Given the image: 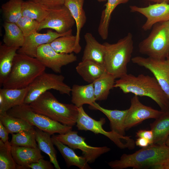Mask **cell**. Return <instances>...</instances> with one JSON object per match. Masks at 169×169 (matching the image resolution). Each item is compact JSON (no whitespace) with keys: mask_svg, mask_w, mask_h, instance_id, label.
<instances>
[{"mask_svg":"<svg viewBox=\"0 0 169 169\" xmlns=\"http://www.w3.org/2000/svg\"><path fill=\"white\" fill-rule=\"evenodd\" d=\"M114 87L119 88L125 94L149 97L158 104L161 111H169V99L154 77L127 74L115 81Z\"/></svg>","mask_w":169,"mask_h":169,"instance_id":"1","label":"cell"},{"mask_svg":"<svg viewBox=\"0 0 169 169\" xmlns=\"http://www.w3.org/2000/svg\"><path fill=\"white\" fill-rule=\"evenodd\" d=\"M169 157V147L165 145L153 144L130 154H124L120 159L108 164L114 169L132 167L134 169L152 168Z\"/></svg>","mask_w":169,"mask_h":169,"instance_id":"2","label":"cell"},{"mask_svg":"<svg viewBox=\"0 0 169 169\" xmlns=\"http://www.w3.org/2000/svg\"><path fill=\"white\" fill-rule=\"evenodd\" d=\"M29 105L35 112L64 125L73 127L76 124L78 108L73 104L60 102L48 91L42 94Z\"/></svg>","mask_w":169,"mask_h":169,"instance_id":"3","label":"cell"},{"mask_svg":"<svg viewBox=\"0 0 169 169\" xmlns=\"http://www.w3.org/2000/svg\"><path fill=\"white\" fill-rule=\"evenodd\" d=\"M46 67L36 58L17 53L11 72L3 84V88L20 89L28 87Z\"/></svg>","mask_w":169,"mask_h":169,"instance_id":"4","label":"cell"},{"mask_svg":"<svg viewBox=\"0 0 169 169\" xmlns=\"http://www.w3.org/2000/svg\"><path fill=\"white\" fill-rule=\"evenodd\" d=\"M104 67L106 71L119 79L127 74V66L133 50L132 34L129 33L115 43L105 42Z\"/></svg>","mask_w":169,"mask_h":169,"instance_id":"5","label":"cell"},{"mask_svg":"<svg viewBox=\"0 0 169 169\" xmlns=\"http://www.w3.org/2000/svg\"><path fill=\"white\" fill-rule=\"evenodd\" d=\"M169 21L154 24L148 36L139 44V52L156 59H167L169 55Z\"/></svg>","mask_w":169,"mask_h":169,"instance_id":"6","label":"cell"},{"mask_svg":"<svg viewBox=\"0 0 169 169\" xmlns=\"http://www.w3.org/2000/svg\"><path fill=\"white\" fill-rule=\"evenodd\" d=\"M13 116L22 119L33 126L51 135L55 133L64 134L72 130V126L64 125L43 115L36 113L29 105L23 103L14 107L7 111Z\"/></svg>","mask_w":169,"mask_h":169,"instance_id":"7","label":"cell"},{"mask_svg":"<svg viewBox=\"0 0 169 169\" xmlns=\"http://www.w3.org/2000/svg\"><path fill=\"white\" fill-rule=\"evenodd\" d=\"M79 114L76 126L79 130L90 131L95 134H102L109 138L119 148L121 149L128 148L131 150V146L122 141L124 140L133 148L135 142L131 136L120 135L112 131H107L105 130L103 125L105 123V119L101 118L96 120L89 116L85 112L83 106L78 108Z\"/></svg>","mask_w":169,"mask_h":169,"instance_id":"8","label":"cell"},{"mask_svg":"<svg viewBox=\"0 0 169 169\" xmlns=\"http://www.w3.org/2000/svg\"><path fill=\"white\" fill-rule=\"evenodd\" d=\"M64 79L62 75L44 72L29 86V90L24 103L30 104L42 94L52 89L58 91L61 94L70 96L71 87L64 82Z\"/></svg>","mask_w":169,"mask_h":169,"instance_id":"9","label":"cell"},{"mask_svg":"<svg viewBox=\"0 0 169 169\" xmlns=\"http://www.w3.org/2000/svg\"><path fill=\"white\" fill-rule=\"evenodd\" d=\"M55 136L62 143L73 149L81 150L83 156L89 163H94L101 155L110 150L109 147L106 146L94 147L88 145L84 137L79 136L77 131L72 130Z\"/></svg>","mask_w":169,"mask_h":169,"instance_id":"10","label":"cell"},{"mask_svg":"<svg viewBox=\"0 0 169 169\" xmlns=\"http://www.w3.org/2000/svg\"><path fill=\"white\" fill-rule=\"evenodd\" d=\"M36 58L46 68L57 73H60L62 67L77 60L73 53L62 54L56 52L49 44H43L37 49Z\"/></svg>","mask_w":169,"mask_h":169,"instance_id":"11","label":"cell"},{"mask_svg":"<svg viewBox=\"0 0 169 169\" xmlns=\"http://www.w3.org/2000/svg\"><path fill=\"white\" fill-rule=\"evenodd\" d=\"M75 24L70 11L63 5L51 8L47 16L40 23L38 31L48 28L59 33H64L72 29Z\"/></svg>","mask_w":169,"mask_h":169,"instance_id":"12","label":"cell"},{"mask_svg":"<svg viewBox=\"0 0 169 169\" xmlns=\"http://www.w3.org/2000/svg\"><path fill=\"white\" fill-rule=\"evenodd\" d=\"M132 63L150 71L169 99V61L149 57L136 56L131 59Z\"/></svg>","mask_w":169,"mask_h":169,"instance_id":"13","label":"cell"},{"mask_svg":"<svg viewBox=\"0 0 169 169\" xmlns=\"http://www.w3.org/2000/svg\"><path fill=\"white\" fill-rule=\"evenodd\" d=\"M131 103L124 121L126 131L147 119H156L164 113L161 110H155L143 105L140 101L138 96L136 95L132 98Z\"/></svg>","mask_w":169,"mask_h":169,"instance_id":"14","label":"cell"},{"mask_svg":"<svg viewBox=\"0 0 169 169\" xmlns=\"http://www.w3.org/2000/svg\"><path fill=\"white\" fill-rule=\"evenodd\" d=\"M130 8L131 12L140 13L146 18L142 26L144 31L151 29L157 23L169 21V3H155L145 7L130 6Z\"/></svg>","mask_w":169,"mask_h":169,"instance_id":"15","label":"cell"},{"mask_svg":"<svg viewBox=\"0 0 169 169\" xmlns=\"http://www.w3.org/2000/svg\"><path fill=\"white\" fill-rule=\"evenodd\" d=\"M72 29L63 33H59L51 30L44 33L34 32L25 37L23 45L18 50V53L24 54L36 58L38 48L44 44H49L56 38L65 35L72 34Z\"/></svg>","mask_w":169,"mask_h":169,"instance_id":"16","label":"cell"},{"mask_svg":"<svg viewBox=\"0 0 169 169\" xmlns=\"http://www.w3.org/2000/svg\"><path fill=\"white\" fill-rule=\"evenodd\" d=\"M29 87L20 89L3 88L0 89V113L23 104Z\"/></svg>","mask_w":169,"mask_h":169,"instance_id":"17","label":"cell"},{"mask_svg":"<svg viewBox=\"0 0 169 169\" xmlns=\"http://www.w3.org/2000/svg\"><path fill=\"white\" fill-rule=\"evenodd\" d=\"M84 0H65L64 5L70 11L74 19L76 27V41L74 53L80 52V33L86 21V17L83 8Z\"/></svg>","mask_w":169,"mask_h":169,"instance_id":"18","label":"cell"},{"mask_svg":"<svg viewBox=\"0 0 169 169\" xmlns=\"http://www.w3.org/2000/svg\"><path fill=\"white\" fill-rule=\"evenodd\" d=\"M84 38L86 44L82 60H91L104 66L105 49L104 44L99 43L90 33L85 34Z\"/></svg>","mask_w":169,"mask_h":169,"instance_id":"19","label":"cell"},{"mask_svg":"<svg viewBox=\"0 0 169 169\" xmlns=\"http://www.w3.org/2000/svg\"><path fill=\"white\" fill-rule=\"evenodd\" d=\"M41 150L37 147L11 146V151L12 156L16 163L22 169H28V166L43 158Z\"/></svg>","mask_w":169,"mask_h":169,"instance_id":"20","label":"cell"},{"mask_svg":"<svg viewBox=\"0 0 169 169\" xmlns=\"http://www.w3.org/2000/svg\"><path fill=\"white\" fill-rule=\"evenodd\" d=\"M90 106L94 109L100 110L106 115L110 121L111 131L120 135L125 136L124 121L128 109H108L101 107L95 102Z\"/></svg>","mask_w":169,"mask_h":169,"instance_id":"21","label":"cell"},{"mask_svg":"<svg viewBox=\"0 0 169 169\" xmlns=\"http://www.w3.org/2000/svg\"><path fill=\"white\" fill-rule=\"evenodd\" d=\"M51 138L54 145L62 156L68 167L75 166L80 169H91L83 156H78L73 149L58 140L55 135H53Z\"/></svg>","mask_w":169,"mask_h":169,"instance_id":"22","label":"cell"},{"mask_svg":"<svg viewBox=\"0 0 169 169\" xmlns=\"http://www.w3.org/2000/svg\"><path fill=\"white\" fill-rule=\"evenodd\" d=\"M71 101L78 108L84 104L90 106L96 101L93 83L85 85L74 84L71 88Z\"/></svg>","mask_w":169,"mask_h":169,"instance_id":"23","label":"cell"},{"mask_svg":"<svg viewBox=\"0 0 169 169\" xmlns=\"http://www.w3.org/2000/svg\"><path fill=\"white\" fill-rule=\"evenodd\" d=\"M76 70L83 79L89 84L93 83L106 72L104 66L88 60L79 62Z\"/></svg>","mask_w":169,"mask_h":169,"instance_id":"24","label":"cell"},{"mask_svg":"<svg viewBox=\"0 0 169 169\" xmlns=\"http://www.w3.org/2000/svg\"><path fill=\"white\" fill-rule=\"evenodd\" d=\"M19 48L10 47L5 44H0V86L9 75L13 61Z\"/></svg>","mask_w":169,"mask_h":169,"instance_id":"25","label":"cell"},{"mask_svg":"<svg viewBox=\"0 0 169 169\" xmlns=\"http://www.w3.org/2000/svg\"><path fill=\"white\" fill-rule=\"evenodd\" d=\"M153 134V144L165 145L169 136V111L164 112L150 124Z\"/></svg>","mask_w":169,"mask_h":169,"instance_id":"26","label":"cell"},{"mask_svg":"<svg viewBox=\"0 0 169 169\" xmlns=\"http://www.w3.org/2000/svg\"><path fill=\"white\" fill-rule=\"evenodd\" d=\"M36 140L38 147L49 156L50 161L56 169L60 167L57 161L56 151L54 147V144L49 133L36 127Z\"/></svg>","mask_w":169,"mask_h":169,"instance_id":"27","label":"cell"},{"mask_svg":"<svg viewBox=\"0 0 169 169\" xmlns=\"http://www.w3.org/2000/svg\"><path fill=\"white\" fill-rule=\"evenodd\" d=\"M129 0H107L105 8L102 12L98 27V33L103 40L107 39L108 29L112 12L119 5L127 3Z\"/></svg>","mask_w":169,"mask_h":169,"instance_id":"28","label":"cell"},{"mask_svg":"<svg viewBox=\"0 0 169 169\" xmlns=\"http://www.w3.org/2000/svg\"><path fill=\"white\" fill-rule=\"evenodd\" d=\"M115 79L113 75L106 71L93 83L96 101L107 99L110 90L114 87Z\"/></svg>","mask_w":169,"mask_h":169,"instance_id":"29","label":"cell"},{"mask_svg":"<svg viewBox=\"0 0 169 169\" xmlns=\"http://www.w3.org/2000/svg\"><path fill=\"white\" fill-rule=\"evenodd\" d=\"M3 27L5 32L3 39L4 44L10 47H21L25 37L17 24L4 22Z\"/></svg>","mask_w":169,"mask_h":169,"instance_id":"30","label":"cell"},{"mask_svg":"<svg viewBox=\"0 0 169 169\" xmlns=\"http://www.w3.org/2000/svg\"><path fill=\"white\" fill-rule=\"evenodd\" d=\"M51 8L30 0L24 1L22 6V15L40 23L48 15Z\"/></svg>","mask_w":169,"mask_h":169,"instance_id":"31","label":"cell"},{"mask_svg":"<svg viewBox=\"0 0 169 169\" xmlns=\"http://www.w3.org/2000/svg\"><path fill=\"white\" fill-rule=\"evenodd\" d=\"M0 121L12 134L34 128L25 120L10 115L7 112L0 113Z\"/></svg>","mask_w":169,"mask_h":169,"instance_id":"32","label":"cell"},{"mask_svg":"<svg viewBox=\"0 0 169 169\" xmlns=\"http://www.w3.org/2000/svg\"><path fill=\"white\" fill-rule=\"evenodd\" d=\"M23 0H9L1 6L5 22L16 23L22 16Z\"/></svg>","mask_w":169,"mask_h":169,"instance_id":"33","label":"cell"},{"mask_svg":"<svg viewBox=\"0 0 169 169\" xmlns=\"http://www.w3.org/2000/svg\"><path fill=\"white\" fill-rule=\"evenodd\" d=\"M36 142V130L34 128L12 134L10 143L11 146L36 148L38 147Z\"/></svg>","mask_w":169,"mask_h":169,"instance_id":"34","label":"cell"},{"mask_svg":"<svg viewBox=\"0 0 169 169\" xmlns=\"http://www.w3.org/2000/svg\"><path fill=\"white\" fill-rule=\"evenodd\" d=\"M76 41L75 35L70 34L59 37L49 44L56 52L69 54L74 52Z\"/></svg>","mask_w":169,"mask_h":169,"instance_id":"35","label":"cell"},{"mask_svg":"<svg viewBox=\"0 0 169 169\" xmlns=\"http://www.w3.org/2000/svg\"><path fill=\"white\" fill-rule=\"evenodd\" d=\"M11 147L10 142L5 143L0 140V169H22L14 160Z\"/></svg>","mask_w":169,"mask_h":169,"instance_id":"36","label":"cell"},{"mask_svg":"<svg viewBox=\"0 0 169 169\" xmlns=\"http://www.w3.org/2000/svg\"><path fill=\"white\" fill-rule=\"evenodd\" d=\"M24 36L27 37L38 31L40 23L27 17L22 16L16 23Z\"/></svg>","mask_w":169,"mask_h":169,"instance_id":"37","label":"cell"},{"mask_svg":"<svg viewBox=\"0 0 169 169\" xmlns=\"http://www.w3.org/2000/svg\"><path fill=\"white\" fill-rule=\"evenodd\" d=\"M51 163L50 161L41 158L37 161L29 165L28 167V168L32 169H53L54 167Z\"/></svg>","mask_w":169,"mask_h":169,"instance_id":"38","label":"cell"},{"mask_svg":"<svg viewBox=\"0 0 169 169\" xmlns=\"http://www.w3.org/2000/svg\"><path fill=\"white\" fill-rule=\"evenodd\" d=\"M49 8H53L64 5L65 0H30Z\"/></svg>","mask_w":169,"mask_h":169,"instance_id":"39","label":"cell"},{"mask_svg":"<svg viewBox=\"0 0 169 169\" xmlns=\"http://www.w3.org/2000/svg\"><path fill=\"white\" fill-rule=\"evenodd\" d=\"M136 134L137 137L146 138L149 141L151 145L153 144V134L151 130H140L138 131Z\"/></svg>","mask_w":169,"mask_h":169,"instance_id":"40","label":"cell"},{"mask_svg":"<svg viewBox=\"0 0 169 169\" xmlns=\"http://www.w3.org/2000/svg\"><path fill=\"white\" fill-rule=\"evenodd\" d=\"M9 134L8 131L0 121V138L5 143L8 142V135Z\"/></svg>","mask_w":169,"mask_h":169,"instance_id":"41","label":"cell"},{"mask_svg":"<svg viewBox=\"0 0 169 169\" xmlns=\"http://www.w3.org/2000/svg\"><path fill=\"white\" fill-rule=\"evenodd\" d=\"M135 144L142 148L146 147L151 145L149 141L143 137H138L135 141Z\"/></svg>","mask_w":169,"mask_h":169,"instance_id":"42","label":"cell"},{"mask_svg":"<svg viewBox=\"0 0 169 169\" xmlns=\"http://www.w3.org/2000/svg\"><path fill=\"white\" fill-rule=\"evenodd\" d=\"M155 169H169V157L163 163L154 166Z\"/></svg>","mask_w":169,"mask_h":169,"instance_id":"43","label":"cell"},{"mask_svg":"<svg viewBox=\"0 0 169 169\" xmlns=\"http://www.w3.org/2000/svg\"><path fill=\"white\" fill-rule=\"evenodd\" d=\"M147 1L152 2L155 3H169V0H146Z\"/></svg>","mask_w":169,"mask_h":169,"instance_id":"44","label":"cell"},{"mask_svg":"<svg viewBox=\"0 0 169 169\" xmlns=\"http://www.w3.org/2000/svg\"><path fill=\"white\" fill-rule=\"evenodd\" d=\"M165 144L167 146L169 147V136L167 138L166 141V142Z\"/></svg>","mask_w":169,"mask_h":169,"instance_id":"45","label":"cell"},{"mask_svg":"<svg viewBox=\"0 0 169 169\" xmlns=\"http://www.w3.org/2000/svg\"><path fill=\"white\" fill-rule=\"evenodd\" d=\"M97 0L98 2H103L107 1V0Z\"/></svg>","mask_w":169,"mask_h":169,"instance_id":"46","label":"cell"},{"mask_svg":"<svg viewBox=\"0 0 169 169\" xmlns=\"http://www.w3.org/2000/svg\"><path fill=\"white\" fill-rule=\"evenodd\" d=\"M168 37L169 38V26L168 29Z\"/></svg>","mask_w":169,"mask_h":169,"instance_id":"47","label":"cell"},{"mask_svg":"<svg viewBox=\"0 0 169 169\" xmlns=\"http://www.w3.org/2000/svg\"><path fill=\"white\" fill-rule=\"evenodd\" d=\"M167 59L169 61V56H168V59Z\"/></svg>","mask_w":169,"mask_h":169,"instance_id":"48","label":"cell"}]
</instances>
